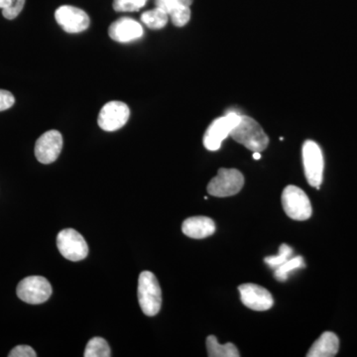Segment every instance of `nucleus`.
I'll list each match as a JSON object with an SVG mask.
<instances>
[{
	"label": "nucleus",
	"instance_id": "nucleus-1",
	"mask_svg": "<svg viewBox=\"0 0 357 357\" xmlns=\"http://www.w3.org/2000/svg\"><path fill=\"white\" fill-rule=\"evenodd\" d=\"M230 137L252 152H262L269 144V138L257 121L241 115L238 123L230 132Z\"/></svg>",
	"mask_w": 357,
	"mask_h": 357
},
{
	"label": "nucleus",
	"instance_id": "nucleus-2",
	"mask_svg": "<svg viewBox=\"0 0 357 357\" xmlns=\"http://www.w3.org/2000/svg\"><path fill=\"white\" fill-rule=\"evenodd\" d=\"M138 301L146 316H156L162 306V291L155 275L143 271L138 280Z\"/></svg>",
	"mask_w": 357,
	"mask_h": 357
},
{
	"label": "nucleus",
	"instance_id": "nucleus-3",
	"mask_svg": "<svg viewBox=\"0 0 357 357\" xmlns=\"http://www.w3.org/2000/svg\"><path fill=\"white\" fill-rule=\"evenodd\" d=\"M282 206L286 215L294 220H307L312 217L311 201L306 192L297 185H287L284 189Z\"/></svg>",
	"mask_w": 357,
	"mask_h": 357
},
{
	"label": "nucleus",
	"instance_id": "nucleus-4",
	"mask_svg": "<svg viewBox=\"0 0 357 357\" xmlns=\"http://www.w3.org/2000/svg\"><path fill=\"white\" fill-rule=\"evenodd\" d=\"M243 185L244 177L238 170L220 168L218 175L208 183V192L218 198H227L238 194Z\"/></svg>",
	"mask_w": 357,
	"mask_h": 357
},
{
	"label": "nucleus",
	"instance_id": "nucleus-5",
	"mask_svg": "<svg viewBox=\"0 0 357 357\" xmlns=\"http://www.w3.org/2000/svg\"><path fill=\"white\" fill-rule=\"evenodd\" d=\"M303 165L307 183L319 190L323 183L325 161L321 147L314 141L307 140L302 149Z\"/></svg>",
	"mask_w": 357,
	"mask_h": 357
},
{
	"label": "nucleus",
	"instance_id": "nucleus-6",
	"mask_svg": "<svg viewBox=\"0 0 357 357\" xmlns=\"http://www.w3.org/2000/svg\"><path fill=\"white\" fill-rule=\"evenodd\" d=\"M241 115L230 112L222 117L215 119L204 135V145L210 151H218L223 140L230 136L232 129L238 123Z\"/></svg>",
	"mask_w": 357,
	"mask_h": 357
},
{
	"label": "nucleus",
	"instance_id": "nucleus-7",
	"mask_svg": "<svg viewBox=\"0 0 357 357\" xmlns=\"http://www.w3.org/2000/svg\"><path fill=\"white\" fill-rule=\"evenodd\" d=\"M16 293L18 298L27 304H43L51 297L52 286L44 277L30 276L20 281Z\"/></svg>",
	"mask_w": 357,
	"mask_h": 357
},
{
	"label": "nucleus",
	"instance_id": "nucleus-8",
	"mask_svg": "<svg viewBox=\"0 0 357 357\" xmlns=\"http://www.w3.org/2000/svg\"><path fill=\"white\" fill-rule=\"evenodd\" d=\"M57 246L61 255L70 261H79L89 255V246L77 230L67 229L59 232Z\"/></svg>",
	"mask_w": 357,
	"mask_h": 357
},
{
	"label": "nucleus",
	"instance_id": "nucleus-9",
	"mask_svg": "<svg viewBox=\"0 0 357 357\" xmlns=\"http://www.w3.org/2000/svg\"><path fill=\"white\" fill-rule=\"evenodd\" d=\"M130 110L128 105L121 102H109L100 109L98 126L105 131H116L128 123Z\"/></svg>",
	"mask_w": 357,
	"mask_h": 357
},
{
	"label": "nucleus",
	"instance_id": "nucleus-10",
	"mask_svg": "<svg viewBox=\"0 0 357 357\" xmlns=\"http://www.w3.org/2000/svg\"><path fill=\"white\" fill-rule=\"evenodd\" d=\"M63 136L57 130H50L40 136L35 144V156L42 164H51L60 156Z\"/></svg>",
	"mask_w": 357,
	"mask_h": 357
},
{
	"label": "nucleus",
	"instance_id": "nucleus-11",
	"mask_svg": "<svg viewBox=\"0 0 357 357\" xmlns=\"http://www.w3.org/2000/svg\"><path fill=\"white\" fill-rule=\"evenodd\" d=\"M56 21L67 33H81L88 29L89 17L81 8L70 6L59 7L55 13Z\"/></svg>",
	"mask_w": 357,
	"mask_h": 357
},
{
	"label": "nucleus",
	"instance_id": "nucleus-12",
	"mask_svg": "<svg viewBox=\"0 0 357 357\" xmlns=\"http://www.w3.org/2000/svg\"><path fill=\"white\" fill-rule=\"evenodd\" d=\"M241 302L253 311L264 312L273 307L274 300L266 289L256 284L248 283L239 286Z\"/></svg>",
	"mask_w": 357,
	"mask_h": 357
},
{
	"label": "nucleus",
	"instance_id": "nucleus-13",
	"mask_svg": "<svg viewBox=\"0 0 357 357\" xmlns=\"http://www.w3.org/2000/svg\"><path fill=\"white\" fill-rule=\"evenodd\" d=\"M142 26L137 21L130 17H121L110 24L109 35L110 38L119 43H128V42L137 40L143 36Z\"/></svg>",
	"mask_w": 357,
	"mask_h": 357
},
{
	"label": "nucleus",
	"instance_id": "nucleus-14",
	"mask_svg": "<svg viewBox=\"0 0 357 357\" xmlns=\"http://www.w3.org/2000/svg\"><path fill=\"white\" fill-rule=\"evenodd\" d=\"M182 231L191 238L203 239L215 234V223L208 217L189 218L183 222Z\"/></svg>",
	"mask_w": 357,
	"mask_h": 357
},
{
	"label": "nucleus",
	"instance_id": "nucleus-15",
	"mask_svg": "<svg viewBox=\"0 0 357 357\" xmlns=\"http://www.w3.org/2000/svg\"><path fill=\"white\" fill-rule=\"evenodd\" d=\"M340 349V340L337 335L332 332H326L314 342L307 357H333L337 356Z\"/></svg>",
	"mask_w": 357,
	"mask_h": 357
},
{
	"label": "nucleus",
	"instance_id": "nucleus-16",
	"mask_svg": "<svg viewBox=\"0 0 357 357\" xmlns=\"http://www.w3.org/2000/svg\"><path fill=\"white\" fill-rule=\"evenodd\" d=\"M206 349L210 357H239L238 349L231 342L225 344H218V338L215 335H210L206 338Z\"/></svg>",
	"mask_w": 357,
	"mask_h": 357
},
{
	"label": "nucleus",
	"instance_id": "nucleus-17",
	"mask_svg": "<svg viewBox=\"0 0 357 357\" xmlns=\"http://www.w3.org/2000/svg\"><path fill=\"white\" fill-rule=\"evenodd\" d=\"M169 15L166 11L156 7L152 10L145 11L141 15V21L150 29L157 30L165 27L168 23Z\"/></svg>",
	"mask_w": 357,
	"mask_h": 357
},
{
	"label": "nucleus",
	"instance_id": "nucleus-18",
	"mask_svg": "<svg viewBox=\"0 0 357 357\" xmlns=\"http://www.w3.org/2000/svg\"><path fill=\"white\" fill-rule=\"evenodd\" d=\"M304 259L302 256H296V257L290 258L288 261L282 264L281 266L275 269V278L280 282H285L288 280L289 275L293 273L295 270L305 268Z\"/></svg>",
	"mask_w": 357,
	"mask_h": 357
},
{
	"label": "nucleus",
	"instance_id": "nucleus-19",
	"mask_svg": "<svg viewBox=\"0 0 357 357\" xmlns=\"http://www.w3.org/2000/svg\"><path fill=\"white\" fill-rule=\"evenodd\" d=\"M84 357H109L110 347L107 340L102 337H93L86 344Z\"/></svg>",
	"mask_w": 357,
	"mask_h": 357
},
{
	"label": "nucleus",
	"instance_id": "nucleus-20",
	"mask_svg": "<svg viewBox=\"0 0 357 357\" xmlns=\"http://www.w3.org/2000/svg\"><path fill=\"white\" fill-rule=\"evenodd\" d=\"M26 0H0L2 15L8 20H15L23 10Z\"/></svg>",
	"mask_w": 357,
	"mask_h": 357
},
{
	"label": "nucleus",
	"instance_id": "nucleus-21",
	"mask_svg": "<svg viewBox=\"0 0 357 357\" xmlns=\"http://www.w3.org/2000/svg\"><path fill=\"white\" fill-rule=\"evenodd\" d=\"M293 255V248L287 245V244H281L279 248V255L275 256H268L265 258L264 262L266 263L268 266L276 269L282 264L290 259L291 256Z\"/></svg>",
	"mask_w": 357,
	"mask_h": 357
},
{
	"label": "nucleus",
	"instance_id": "nucleus-22",
	"mask_svg": "<svg viewBox=\"0 0 357 357\" xmlns=\"http://www.w3.org/2000/svg\"><path fill=\"white\" fill-rule=\"evenodd\" d=\"M147 0H114V9L117 13H133L145 6Z\"/></svg>",
	"mask_w": 357,
	"mask_h": 357
},
{
	"label": "nucleus",
	"instance_id": "nucleus-23",
	"mask_svg": "<svg viewBox=\"0 0 357 357\" xmlns=\"http://www.w3.org/2000/svg\"><path fill=\"white\" fill-rule=\"evenodd\" d=\"M191 8H183L171 11L169 16H170L174 25L177 27H183L191 20Z\"/></svg>",
	"mask_w": 357,
	"mask_h": 357
},
{
	"label": "nucleus",
	"instance_id": "nucleus-24",
	"mask_svg": "<svg viewBox=\"0 0 357 357\" xmlns=\"http://www.w3.org/2000/svg\"><path fill=\"white\" fill-rule=\"evenodd\" d=\"M9 357H36L37 354L34 349L29 345H18L14 347L10 354H8Z\"/></svg>",
	"mask_w": 357,
	"mask_h": 357
},
{
	"label": "nucleus",
	"instance_id": "nucleus-25",
	"mask_svg": "<svg viewBox=\"0 0 357 357\" xmlns=\"http://www.w3.org/2000/svg\"><path fill=\"white\" fill-rule=\"evenodd\" d=\"M15 98L10 91L0 89V112H4L13 107Z\"/></svg>",
	"mask_w": 357,
	"mask_h": 357
},
{
	"label": "nucleus",
	"instance_id": "nucleus-26",
	"mask_svg": "<svg viewBox=\"0 0 357 357\" xmlns=\"http://www.w3.org/2000/svg\"><path fill=\"white\" fill-rule=\"evenodd\" d=\"M194 0H172L170 7H169L168 15L171 11L176 10V9L182 8H191Z\"/></svg>",
	"mask_w": 357,
	"mask_h": 357
},
{
	"label": "nucleus",
	"instance_id": "nucleus-27",
	"mask_svg": "<svg viewBox=\"0 0 357 357\" xmlns=\"http://www.w3.org/2000/svg\"><path fill=\"white\" fill-rule=\"evenodd\" d=\"M171 2L172 0H155L156 7L161 8L162 10L166 11L168 13L169 7H170Z\"/></svg>",
	"mask_w": 357,
	"mask_h": 357
},
{
	"label": "nucleus",
	"instance_id": "nucleus-28",
	"mask_svg": "<svg viewBox=\"0 0 357 357\" xmlns=\"http://www.w3.org/2000/svg\"><path fill=\"white\" fill-rule=\"evenodd\" d=\"M261 157H262L261 152H253V159L260 160V159H261Z\"/></svg>",
	"mask_w": 357,
	"mask_h": 357
}]
</instances>
